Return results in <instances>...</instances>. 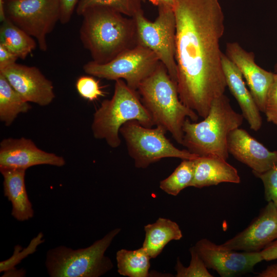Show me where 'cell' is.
<instances>
[{"instance_id":"cell-1","label":"cell","mask_w":277,"mask_h":277,"mask_svg":"<svg viewBox=\"0 0 277 277\" xmlns=\"http://www.w3.org/2000/svg\"><path fill=\"white\" fill-rule=\"evenodd\" d=\"M173 10L179 98L204 118L227 87L220 47L224 13L219 0H174Z\"/></svg>"},{"instance_id":"cell-2","label":"cell","mask_w":277,"mask_h":277,"mask_svg":"<svg viewBox=\"0 0 277 277\" xmlns=\"http://www.w3.org/2000/svg\"><path fill=\"white\" fill-rule=\"evenodd\" d=\"M81 16L80 39L96 63L106 64L139 45L133 17L104 6L90 7Z\"/></svg>"},{"instance_id":"cell-3","label":"cell","mask_w":277,"mask_h":277,"mask_svg":"<svg viewBox=\"0 0 277 277\" xmlns=\"http://www.w3.org/2000/svg\"><path fill=\"white\" fill-rule=\"evenodd\" d=\"M137 90L154 125L164 127L182 145L185 120L189 118L196 122L199 115L180 101L177 85L161 62L154 72L140 85Z\"/></svg>"},{"instance_id":"cell-4","label":"cell","mask_w":277,"mask_h":277,"mask_svg":"<svg viewBox=\"0 0 277 277\" xmlns=\"http://www.w3.org/2000/svg\"><path fill=\"white\" fill-rule=\"evenodd\" d=\"M244 117L232 108L225 95L212 102L207 116L200 122L187 118L183 125L182 145L199 156L228 157L227 137L233 130L242 124Z\"/></svg>"},{"instance_id":"cell-5","label":"cell","mask_w":277,"mask_h":277,"mask_svg":"<svg viewBox=\"0 0 277 277\" xmlns=\"http://www.w3.org/2000/svg\"><path fill=\"white\" fill-rule=\"evenodd\" d=\"M130 121H136L147 127L154 125L136 90L130 88L123 80H117L112 97L104 100L93 114V135L96 139L105 140L110 147L116 148L121 144L120 130Z\"/></svg>"},{"instance_id":"cell-6","label":"cell","mask_w":277,"mask_h":277,"mask_svg":"<svg viewBox=\"0 0 277 277\" xmlns=\"http://www.w3.org/2000/svg\"><path fill=\"white\" fill-rule=\"evenodd\" d=\"M115 228L89 247L73 249L60 246L49 250L45 265L51 277H99L113 267L105 252L120 232Z\"/></svg>"},{"instance_id":"cell-7","label":"cell","mask_w":277,"mask_h":277,"mask_svg":"<svg viewBox=\"0 0 277 277\" xmlns=\"http://www.w3.org/2000/svg\"><path fill=\"white\" fill-rule=\"evenodd\" d=\"M167 131L161 126L147 127L136 121H130L121 127L120 134L123 137L129 155L137 168H146L150 165L166 157L195 160L199 156L187 150L175 147L166 137Z\"/></svg>"},{"instance_id":"cell-8","label":"cell","mask_w":277,"mask_h":277,"mask_svg":"<svg viewBox=\"0 0 277 277\" xmlns=\"http://www.w3.org/2000/svg\"><path fill=\"white\" fill-rule=\"evenodd\" d=\"M158 15L154 21H149L143 11L134 18L139 44L151 50L165 66L171 80L177 85L175 61L176 23L173 8L159 6Z\"/></svg>"},{"instance_id":"cell-9","label":"cell","mask_w":277,"mask_h":277,"mask_svg":"<svg viewBox=\"0 0 277 277\" xmlns=\"http://www.w3.org/2000/svg\"><path fill=\"white\" fill-rule=\"evenodd\" d=\"M160 63L154 52L139 44L106 64H99L90 61L84 65L83 70L90 75L101 78L125 80L130 88L136 90Z\"/></svg>"},{"instance_id":"cell-10","label":"cell","mask_w":277,"mask_h":277,"mask_svg":"<svg viewBox=\"0 0 277 277\" xmlns=\"http://www.w3.org/2000/svg\"><path fill=\"white\" fill-rule=\"evenodd\" d=\"M5 18L36 40L42 51L48 49L47 35L60 22L58 0H4Z\"/></svg>"},{"instance_id":"cell-11","label":"cell","mask_w":277,"mask_h":277,"mask_svg":"<svg viewBox=\"0 0 277 277\" xmlns=\"http://www.w3.org/2000/svg\"><path fill=\"white\" fill-rule=\"evenodd\" d=\"M206 267L222 277H230L251 272L263 261L260 252H238L204 238L193 246Z\"/></svg>"},{"instance_id":"cell-12","label":"cell","mask_w":277,"mask_h":277,"mask_svg":"<svg viewBox=\"0 0 277 277\" xmlns=\"http://www.w3.org/2000/svg\"><path fill=\"white\" fill-rule=\"evenodd\" d=\"M65 164L63 157L41 150L29 138H7L0 143V169L26 170L36 165L62 167Z\"/></svg>"},{"instance_id":"cell-13","label":"cell","mask_w":277,"mask_h":277,"mask_svg":"<svg viewBox=\"0 0 277 277\" xmlns=\"http://www.w3.org/2000/svg\"><path fill=\"white\" fill-rule=\"evenodd\" d=\"M276 240L277 208L269 202L247 228L222 245L236 251L260 252Z\"/></svg>"},{"instance_id":"cell-14","label":"cell","mask_w":277,"mask_h":277,"mask_svg":"<svg viewBox=\"0 0 277 277\" xmlns=\"http://www.w3.org/2000/svg\"><path fill=\"white\" fill-rule=\"evenodd\" d=\"M0 73L28 102L46 106L55 98L52 82L36 67L15 63L0 70Z\"/></svg>"},{"instance_id":"cell-15","label":"cell","mask_w":277,"mask_h":277,"mask_svg":"<svg viewBox=\"0 0 277 277\" xmlns=\"http://www.w3.org/2000/svg\"><path fill=\"white\" fill-rule=\"evenodd\" d=\"M226 55L239 68L260 111L264 112L267 93L274 73L258 66L253 53L247 51L237 43L227 44Z\"/></svg>"},{"instance_id":"cell-16","label":"cell","mask_w":277,"mask_h":277,"mask_svg":"<svg viewBox=\"0 0 277 277\" xmlns=\"http://www.w3.org/2000/svg\"><path fill=\"white\" fill-rule=\"evenodd\" d=\"M228 153L252 169L264 172L277 164V151H271L245 130L236 128L227 137Z\"/></svg>"},{"instance_id":"cell-17","label":"cell","mask_w":277,"mask_h":277,"mask_svg":"<svg viewBox=\"0 0 277 277\" xmlns=\"http://www.w3.org/2000/svg\"><path fill=\"white\" fill-rule=\"evenodd\" d=\"M222 62L227 87L238 103L242 114L250 128L254 131H258L262 125L260 111L246 86L241 71L226 54H223Z\"/></svg>"},{"instance_id":"cell-18","label":"cell","mask_w":277,"mask_h":277,"mask_svg":"<svg viewBox=\"0 0 277 277\" xmlns=\"http://www.w3.org/2000/svg\"><path fill=\"white\" fill-rule=\"evenodd\" d=\"M193 180L190 187L202 188L227 182H241L237 170L226 160L215 156H199L194 160Z\"/></svg>"},{"instance_id":"cell-19","label":"cell","mask_w":277,"mask_h":277,"mask_svg":"<svg viewBox=\"0 0 277 277\" xmlns=\"http://www.w3.org/2000/svg\"><path fill=\"white\" fill-rule=\"evenodd\" d=\"M26 170L22 169H0L4 181V193L11 203V215L23 222L31 219L34 215L32 205L26 189Z\"/></svg>"},{"instance_id":"cell-20","label":"cell","mask_w":277,"mask_h":277,"mask_svg":"<svg viewBox=\"0 0 277 277\" xmlns=\"http://www.w3.org/2000/svg\"><path fill=\"white\" fill-rule=\"evenodd\" d=\"M145 237L142 247L151 259L156 258L172 240H179L182 232L179 225L170 219L159 217L155 222L144 226Z\"/></svg>"},{"instance_id":"cell-21","label":"cell","mask_w":277,"mask_h":277,"mask_svg":"<svg viewBox=\"0 0 277 277\" xmlns=\"http://www.w3.org/2000/svg\"><path fill=\"white\" fill-rule=\"evenodd\" d=\"M1 22L0 44L18 58L25 59L36 48L34 38L6 18Z\"/></svg>"},{"instance_id":"cell-22","label":"cell","mask_w":277,"mask_h":277,"mask_svg":"<svg viewBox=\"0 0 277 277\" xmlns=\"http://www.w3.org/2000/svg\"><path fill=\"white\" fill-rule=\"evenodd\" d=\"M31 106L0 73V120L10 126L17 115L26 113Z\"/></svg>"},{"instance_id":"cell-23","label":"cell","mask_w":277,"mask_h":277,"mask_svg":"<svg viewBox=\"0 0 277 277\" xmlns=\"http://www.w3.org/2000/svg\"><path fill=\"white\" fill-rule=\"evenodd\" d=\"M150 259L143 247L134 250L120 249L116 253L117 272L129 277L149 276Z\"/></svg>"},{"instance_id":"cell-24","label":"cell","mask_w":277,"mask_h":277,"mask_svg":"<svg viewBox=\"0 0 277 277\" xmlns=\"http://www.w3.org/2000/svg\"><path fill=\"white\" fill-rule=\"evenodd\" d=\"M194 168V160H183L169 176L160 182V188L168 194L177 195L183 189L190 187Z\"/></svg>"},{"instance_id":"cell-25","label":"cell","mask_w":277,"mask_h":277,"mask_svg":"<svg viewBox=\"0 0 277 277\" xmlns=\"http://www.w3.org/2000/svg\"><path fill=\"white\" fill-rule=\"evenodd\" d=\"M142 0H79L76 12L81 16L87 9L94 6L110 8L128 17H133L142 11Z\"/></svg>"},{"instance_id":"cell-26","label":"cell","mask_w":277,"mask_h":277,"mask_svg":"<svg viewBox=\"0 0 277 277\" xmlns=\"http://www.w3.org/2000/svg\"><path fill=\"white\" fill-rule=\"evenodd\" d=\"M191 261L188 267H185L178 258L175 266L176 277H212L203 261L198 254L194 246L189 249Z\"/></svg>"},{"instance_id":"cell-27","label":"cell","mask_w":277,"mask_h":277,"mask_svg":"<svg viewBox=\"0 0 277 277\" xmlns=\"http://www.w3.org/2000/svg\"><path fill=\"white\" fill-rule=\"evenodd\" d=\"M44 241V234L39 232L30 241L28 246L23 248L20 245L14 247L12 255L8 259L0 262V272H6L15 269V266L29 255L36 251L37 247Z\"/></svg>"},{"instance_id":"cell-28","label":"cell","mask_w":277,"mask_h":277,"mask_svg":"<svg viewBox=\"0 0 277 277\" xmlns=\"http://www.w3.org/2000/svg\"><path fill=\"white\" fill-rule=\"evenodd\" d=\"M75 87L80 96L89 101H93L104 95L98 82L92 76L80 77L76 81Z\"/></svg>"},{"instance_id":"cell-29","label":"cell","mask_w":277,"mask_h":277,"mask_svg":"<svg viewBox=\"0 0 277 277\" xmlns=\"http://www.w3.org/2000/svg\"><path fill=\"white\" fill-rule=\"evenodd\" d=\"M252 172L264 184L266 201L272 202L277 208V164L264 172Z\"/></svg>"},{"instance_id":"cell-30","label":"cell","mask_w":277,"mask_h":277,"mask_svg":"<svg viewBox=\"0 0 277 277\" xmlns=\"http://www.w3.org/2000/svg\"><path fill=\"white\" fill-rule=\"evenodd\" d=\"M264 113L268 122L277 125V73L268 90Z\"/></svg>"},{"instance_id":"cell-31","label":"cell","mask_w":277,"mask_h":277,"mask_svg":"<svg viewBox=\"0 0 277 277\" xmlns=\"http://www.w3.org/2000/svg\"><path fill=\"white\" fill-rule=\"evenodd\" d=\"M60 6V22L66 24L69 22L79 0H58Z\"/></svg>"},{"instance_id":"cell-32","label":"cell","mask_w":277,"mask_h":277,"mask_svg":"<svg viewBox=\"0 0 277 277\" xmlns=\"http://www.w3.org/2000/svg\"><path fill=\"white\" fill-rule=\"evenodd\" d=\"M18 58L16 55L0 44V70L15 64Z\"/></svg>"},{"instance_id":"cell-33","label":"cell","mask_w":277,"mask_h":277,"mask_svg":"<svg viewBox=\"0 0 277 277\" xmlns=\"http://www.w3.org/2000/svg\"><path fill=\"white\" fill-rule=\"evenodd\" d=\"M260 252L263 261L277 259V240L271 243Z\"/></svg>"},{"instance_id":"cell-34","label":"cell","mask_w":277,"mask_h":277,"mask_svg":"<svg viewBox=\"0 0 277 277\" xmlns=\"http://www.w3.org/2000/svg\"><path fill=\"white\" fill-rule=\"evenodd\" d=\"M257 276L258 277H277V263L267 266V267Z\"/></svg>"},{"instance_id":"cell-35","label":"cell","mask_w":277,"mask_h":277,"mask_svg":"<svg viewBox=\"0 0 277 277\" xmlns=\"http://www.w3.org/2000/svg\"><path fill=\"white\" fill-rule=\"evenodd\" d=\"M153 5L157 7L159 6H166L173 8L174 0H148Z\"/></svg>"},{"instance_id":"cell-36","label":"cell","mask_w":277,"mask_h":277,"mask_svg":"<svg viewBox=\"0 0 277 277\" xmlns=\"http://www.w3.org/2000/svg\"><path fill=\"white\" fill-rule=\"evenodd\" d=\"M26 271L23 269H12L4 273L3 276H25Z\"/></svg>"},{"instance_id":"cell-37","label":"cell","mask_w":277,"mask_h":277,"mask_svg":"<svg viewBox=\"0 0 277 277\" xmlns=\"http://www.w3.org/2000/svg\"><path fill=\"white\" fill-rule=\"evenodd\" d=\"M3 1L0 0V19L1 22L4 21L5 19V16L3 8Z\"/></svg>"},{"instance_id":"cell-38","label":"cell","mask_w":277,"mask_h":277,"mask_svg":"<svg viewBox=\"0 0 277 277\" xmlns=\"http://www.w3.org/2000/svg\"><path fill=\"white\" fill-rule=\"evenodd\" d=\"M275 70H276V71L277 72V65H276V67H275Z\"/></svg>"},{"instance_id":"cell-39","label":"cell","mask_w":277,"mask_h":277,"mask_svg":"<svg viewBox=\"0 0 277 277\" xmlns=\"http://www.w3.org/2000/svg\"><path fill=\"white\" fill-rule=\"evenodd\" d=\"M143 2H145L146 0H142Z\"/></svg>"}]
</instances>
